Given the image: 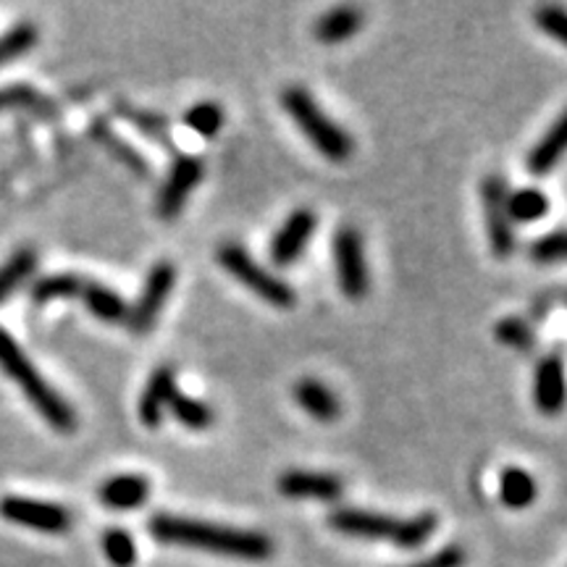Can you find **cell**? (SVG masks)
Here are the masks:
<instances>
[{"label":"cell","instance_id":"1","mask_svg":"<svg viewBox=\"0 0 567 567\" xmlns=\"http://www.w3.org/2000/svg\"><path fill=\"white\" fill-rule=\"evenodd\" d=\"M147 528L155 542L172 544V547L208 551V555L245 559V563H264L274 557V542L264 530L221 526V523L172 513L153 515Z\"/></svg>","mask_w":567,"mask_h":567},{"label":"cell","instance_id":"2","mask_svg":"<svg viewBox=\"0 0 567 567\" xmlns=\"http://www.w3.org/2000/svg\"><path fill=\"white\" fill-rule=\"evenodd\" d=\"M329 526L342 536L368 538V542H392L400 549H421L439 528L434 513L413 517H392L358 507H337L329 513Z\"/></svg>","mask_w":567,"mask_h":567},{"label":"cell","instance_id":"3","mask_svg":"<svg viewBox=\"0 0 567 567\" xmlns=\"http://www.w3.org/2000/svg\"><path fill=\"white\" fill-rule=\"evenodd\" d=\"M0 371L24 392L30 405L38 410L42 421L51 425V429L61 431V434H71L76 429L74 408L48 384L45 375L34 368L30 354L21 350L17 339L3 326H0Z\"/></svg>","mask_w":567,"mask_h":567},{"label":"cell","instance_id":"4","mask_svg":"<svg viewBox=\"0 0 567 567\" xmlns=\"http://www.w3.org/2000/svg\"><path fill=\"white\" fill-rule=\"evenodd\" d=\"M281 105L284 111H287V116L297 124V130L310 140V145H313L323 158L334 163L350 158L354 151L352 137L334 122V118L326 116V111L318 105V101L308 90L300 87V84H289V87L281 92Z\"/></svg>","mask_w":567,"mask_h":567},{"label":"cell","instance_id":"5","mask_svg":"<svg viewBox=\"0 0 567 567\" xmlns=\"http://www.w3.org/2000/svg\"><path fill=\"white\" fill-rule=\"evenodd\" d=\"M218 266L224 268L231 279H237L245 289H250L255 297L274 305V308H295L297 305V292L289 287L281 276H276L258 264L250 252L245 250L243 245L226 243L216 250Z\"/></svg>","mask_w":567,"mask_h":567},{"label":"cell","instance_id":"6","mask_svg":"<svg viewBox=\"0 0 567 567\" xmlns=\"http://www.w3.org/2000/svg\"><path fill=\"white\" fill-rule=\"evenodd\" d=\"M331 252H334L337 281L342 295L352 302L363 300L368 289H371V276H368L365 245L360 231L352 229V226H342V229L334 234Z\"/></svg>","mask_w":567,"mask_h":567},{"label":"cell","instance_id":"7","mask_svg":"<svg viewBox=\"0 0 567 567\" xmlns=\"http://www.w3.org/2000/svg\"><path fill=\"white\" fill-rule=\"evenodd\" d=\"M0 517L19 528H30L48 536L69 534L71 523H74V517H71V513L63 505L17 494H9L0 499Z\"/></svg>","mask_w":567,"mask_h":567},{"label":"cell","instance_id":"8","mask_svg":"<svg viewBox=\"0 0 567 567\" xmlns=\"http://www.w3.org/2000/svg\"><path fill=\"white\" fill-rule=\"evenodd\" d=\"M174 284L176 266L172 260H158V264L147 271L137 300L130 305V318H126V326H130L134 334L142 337L153 329L158 316L163 313V308H166L168 297L174 292Z\"/></svg>","mask_w":567,"mask_h":567},{"label":"cell","instance_id":"9","mask_svg":"<svg viewBox=\"0 0 567 567\" xmlns=\"http://www.w3.org/2000/svg\"><path fill=\"white\" fill-rule=\"evenodd\" d=\"M507 195L509 184L505 176L488 174L481 182V205H484L486 216L488 245H492V252L499 260L513 258L515 252V224L507 213Z\"/></svg>","mask_w":567,"mask_h":567},{"label":"cell","instance_id":"10","mask_svg":"<svg viewBox=\"0 0 567 567\" xmlns=\"http://www.w3.org/2000/svg\"><path fill=\"white\" fill-rule=\"evenodd\" d=\"M205 166L197 155L182 153L176 155L172 168H168L166 182H163L158 200H155V208H158V216L163 221H172L184 208V203L189 200V195L195 193L197 184L203 182Z\"/></svg>","mask_w":567,"mask_h":567},{"label":"cell","instance_id":"11","mask_svg":"<svg viewBox=\"0 0 567 567\" xmlns=\"http://www.w3.org/2000/svg\"><path fill=\"white\" fill-rule=\"evenodd\" d=\"M316 229H318L316 210L297 208L295 213H289V218L279 226V231H276L271 239V247H268V255H271L274 266L279 268L295 266L305 255V250H308Z\"/></svg>","mask_w":567,"mask_h":567},{"label":"cell","instance_id":"12","mask_svg":"<svg viewBox=\"0 0 567 567\" xmlns=\"http://www.w3.org/2000/svg\"><path fill=\"white\" fill-rule=\"evenodd\" d=\"M279 494L287 499H318L337 502L342 499L344 484L339 476L321 471H287L279 478Z\"/></svg>","mask_w":567,"mask_h":567},{"label":"cell","instance_id":"13","mask_svg":"<svg viewBox=\"0 0 567 567\" xmlns=\"http://www.w3.org/2000/svg\"><path fill=\"white\" fill-rule=\"evenodd\" d=\"M176 392H179V389H176L174 368L172 365L155 368L151 379H147L145 389H142L140 402H137L140 423L145 425V429H158L163 417H166V410L172 405Z\"/></svg>","mask_w":567,"mask_h":567},{"label":"cell","instance_id":"14","mask_svg":"<svg viewBox=\"0 0 567 567\" xmlns=\"http://www.w3.org/2000/svg\"><path fill=\"white\" fill-rule=\"evenodd\" d=\"M151 481L140 473H118V476L103 481L97 488V499L113 513H132L151 499Z\"/></svg>","mask_w":567,"mask_h":567},{"label":"cell","instance_id":"15","mask_svg":"<svg viewBox=\"0 0 567 567\" xmlns=\"http://www.w3.org/2000/svg\"><path fill=\"white\" fill-rule=\"evenodd\" d=\"M534 402L544 415H557L565 405V368L557 354H549L536 365Z\"/></svg>","mask_w":567,"mask_h":567},{"label":"cell","instance_id":"16","mask_svg":"<svg viewBox=\"0 0 567 567\" xmlns=\"http://www.w3.org/2000/svg\"><path fill=\"white\" fill-rule=\"evenodd\" d=\"M292 394L297 405L310 417H316L318 423H334L342 415V405H339L337 394L323 381L313 379V375H305V379L297 381Z\"/></svg>","mask_w":567,"mask_h":567},{"label":"cell","instance_id":"17","mask_svg":"<svg viewBox=\"0 0 567 567\" xmlns=\"http://www.w3.org/2000/svg\"><path fill=\"white\" fill-rule=\"evenodd\" d=\"M80 300L103 323H126V318H130V305H126V300L116 289L105 287V284L84 279Z\"/></svg>","mask_w":567,"mask_h":567},{"label":"cell","instance_id":"18","mask_svg":"<svg viewBox=\"0 0 567 567\" xmlns=\"http://www.w3.org/2000/svg\"><path fill=\"white\" fill-rule=\"evenodd\" d=\"M565 137H567V122L565 116H559L555 124L549 126L547 134L530 147L528 153V172L534 176H549L557 168V163L563 161L565 153Z\"/></svg>","mask_w":567,"mask_h":567},{"label":"cell","instance_id":"19","mask_svg":"<svg viewBox=\"0 0 567 567\" xmlns=\"http://www.w3.org/2000/svg\"><path fill=\"white\" fill-rule=\"evenodd\" d=\"M360 27H363V13L354 9V6H337V9L326 11L316 21L313 34L323 45H337V42H344L352 34H358Z\"/></svg>","mask_w":567,"mask_h":567},{"label":"cell","instance_id":"20","mask_svg":"<svg viewBox=\"0 0 567 567\" xmlns=\"http://www.w3.org/2000/svg\"><path fill=\"white\" fill-rule=\"evenodd\" d=\"M538 494L536 478L523 467H505L499 476V499L509 509H526Z\"/></svg>","mask_w":567,"mask_h":567},{"label":"cell","instance_id":"21","mask_svg":"<svg viewBox=\"0 0 567 567\" xmlns=\"http://www.w3.org/2000/svg\"><path fill=\"white\" fill-rule=\"evenodd\" d=\"M84 279L80 274H48L32 284V302L48 305L53 300H80Z\"/></svg>","mask_w":567,"mask_h":567},{"label":"cell","instance_id":"22","mask_svg":"<svg viewBox=\"0 0 567 567\" xmlns=\"http://www.w3.org/2000/svg\"><path fill=\"white\" fill-rule=\"evenodd\" d=\"M92 137L101 142L105 151H109L118 163H124L132 174H137L140 179H147V176H151V163L142 158V155L134 151L130 142H124L122 137H118L111 126H105L103 122H95V126H92Z\"/></svg>","mask_w":567,"mask_h":567},{"label":"cell","instance_id":"23","mask_svg":"<svg viewBox=\"0 0 567 567\" xmlns=\"http://www.w3.org/2000/svg\"><path fill=\"white\" fill-rule=\"evenodd\" d=\"M507 213L513 224L542 221L549 213V197L538 187H520L507 195Z\"/></svg>","mask_w":567,"mask_h":567},{"label":"cell","instance_id":"24","mask_svg":"<svg viewBox=\"0 0 567 567\" xmlns=\"http://www.w3.org/2000/svg\"><path fill=\"white\" fill-rule=\"evenodd\" d=\"M34 268H38V255H34V250H30V247L17 250L3 266H0V305L9 300L21 284L30 281Z\"/></svg>","mask_w":567,"mask_h":567},{"label":"cell","instance_id":"25","mask_svg":"<svg viewBox=\"0 0 567 567\" xmlns=\"http://www.w3.org/2000/svg\"><path fill=\"white\" fill-rule=\"evenodd\" d=\"M168 410H172V415L179 421L184 429L189 431H205L210 429L213 425V408L208 405V402L197 400V396H189V394H182L176 392L172 405H168Z\"/></svg>","mask_w":567,"mask_h":567},{"label":"cell","instance_id":"26","mask_svg":"<svg viewBox=\"0 0 567 567\" xmlns=\"http://www.w3.org/2000/svg\"><path fill=\"white\" fill-rule=\"evenodd\" d=\"M494 337L496 342L509 347V350H517V352H530L536 347V331L530 321L520 316H509V318H502L499 323L494 326Z\"/></svg>","mask_w":567,"mask_h":567},{"label":"cell","instance_id":"27","mask_svg":"<svg viewBox=\"0 0 567 567\" xmlns=\"http://www.w3.org/2000/svg\"><path fill=\"white\" fill-rule=\"evenodd\" d=\"M182 122H184V126H187V130H193L195 134H200V137L210 140V137H216L218 132H221L224 111H221V105H218V103L200 101V103L189 105V109L184 111Z\"/></svg>","mask_w":567,"mask_h":567},{"label":"cell","instance_id":"28","mask_svg":"<svg viewBox=\"0 0 567 567\" xmlns=\"http://www.w3.org/2000/svg\"><path fill=\"white\" fill-rule=\"evenodd\" d=\"M38 27L30 24V21H21V24L11 27L9 32L0 34V66L11 63L13 59H21L38 45Z\"/></svg>","mask_w":567,"mask_h":567},{"label":"cell","instance_id":"29","mask_svg":"<svg viewBox=\"0 0 567 567\" xmlns=\"http://www.w3.org/2000/svg\"><path fill=\"white\" fill-rule=\"evenodd\" d=\"M103 551L109 557L113 567H132L137 563V544H134V536L124 528H111L105 530L103 538Z\"/></svg>","mask_w":567,"mask_h":567},{"label":"cell","instance_id":"30","mask_svg":"<svg viewBox=\"0 0 567 567\" xmlns=\"http://www.w3.org/2000/svg\"><path fill=\"white\" fill-rule=\"evenodd\" d=\"M118 113H122L124 118H130V122L137 126L142 134H147L151 140L161 142V145H172V124H168L163 116H158V113L137 111V109H130V105H122Z\"/></svg>","mask_w":567,"mask_h":567},{"label":"cell","instance_id":"31","mask_svg":"<svg viewBox=\"0 0 567 567\" xmlns=\"http://www.w3.org/2000/svg\"><path fill=\"white\" fill-rule=\"evenodd\" d=\"M45 97L30 84H9L0 87V113L9 111H42Z\"/></svg>","mask_w":567,"mask_h":567},{"label":"cell","instance_id":"32","mask_svg":"<svg viewBox=\"0 0 567 567\" xmlns=\"http://www.w3.org/2000/svg\"><path fill=\"white\" fill-rule=\"evenodd\" d=\"M567 252V239H565V229H555L544 237H538L534 247H530V258L542 266H551L559 264Z\"/></svg>","mask_w":567,"mask_h":567},{"label":"cell","instance_id":"33","mask_svg":"<svg viewBox=\"0 0 567 567\" xmlns=\"http://www.w3.org/2000/svg\"><path fill=\"white\" fill-rule=\"evenodd\" d=\"M536 27L557 42H567V13L559 6H544V9H538Z\"/></svg>","mask_w":567,"mask_h":567},{"label":"cell","instance_id":"34","mask_svg":"<svg viewBox=\"0 0 567 567\" xmlns=\"http://www.w3.org/2000/svg\"><path fill=\"white\" fill-rule=\"evenodd\" d=\"M467 563V551L460 547V544H446L434 555L417 559L413 565H405V567H465Z\"/></svg>","mask_w":567,"mask_h":567}]
</instances>
